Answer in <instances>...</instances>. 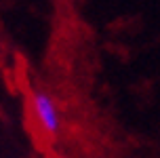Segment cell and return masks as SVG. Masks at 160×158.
<instances>
[{
    "label": "cell",
    "mask_w": 160,
    "mask_h": 158,
    "mask_svg": "<svg viewBox=\"0 0 160 158\" xmlns=\"http://www.w3.org/2000/svg\"><path fill=\"white\" fill-rule=\"evenodd\" d=\"M30 110H32L34 125L44 137H57L61 131V114L55 99L47 91H34L30 97Z\"/></svg>",
    "instance_id": "6da1fadb"
}]
</instances>
